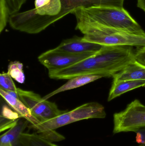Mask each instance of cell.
Returning <instances> with one entry per match:
<instances>
[{
	"label": "cell",
	"mask_w": 145,
	"mask_h": 146,
	"mask_svg": "<svg viewBox=\"0 0 145 146\" xmlns=\"http://www.w3.org/2000/svg\"><path fill=\"white\" fill-rule=\"evenodd\" d=\"M138 146H145V145H139Z\"/></svg>",
	"instance_id": "obj_27"
},
{
	"label": "cell",
	"mask_w": 145,
	"mask_h": 146,
	"mask_svg": "<svg viewBox=\"0 0 145 146\" xmlns=\"http://www.w3.org/2000/svg\"><path fill=\"white\" fill-rule=\"evenodd\" d=\"M10 14L5 0H0V33H1L9 22Z\"/></svg>",
	"instance_id": "obj_20"
},
{
	"label": "cell",
	"mask_w": 145,
	"mask_h": 146,
	"mask_svg": "<svg viewBox=\"0 0 145 146\" xmlns=\"http://www.w3.org/2000/svg\"><path fill=\"white\" fill-rule=\"evenodd\" d=\"M18 95L32 115L41 122L56 117L66 111L59 110L55 103L44 100L32 91L18 88Z\"/></svg>",
	"instance_id": "obj_6"
},
{
	"label": "cell",
	"mask_w": 145,
	"mask_h": 146,
	"mask_svg": "<svg viewBox=\"0 0 145 146\" xmlns=\"http://www.w3.org/2000/svg\"><path fill=\"white\" fill-rule=\"evenodd\" d=\"M114 134L135 132L145 127V105L139 100L129 104L123 110L113 115Z\"/></svg>",
	"instance_id": "obj_5"
},
{
	"label": "cell",
	"mask_w": 145,
	"mask_h": 146,
	"mask_svg": "<svg viewBox=\"0 0 145 146\" xmlns=\"http://www.w3.org/2000/svg\"><path fill=\"white\" fill-rule=\"evenodd\" d=\"M8 73L12 78L19 83L24 82L25 80L23 65L18 61L11 62L8 66Z\"/></svg>",
	"instance_id": "obj_18"
},
{
	"label": "cell",
	"mask_w": 145,
	"mask_h": 146,
	"mask_svg": "<svg viewBox=\"0 0 145 146\" xmlns=\"http://www.w3.org/2000/svg\"><path fill=\"white\" fill-rule=\"evenodd\" d=\"M0 89L18 94V88L8 73H3L0 74Z\"/></svg>",
	"instance_id": "obj_19"
},
{
	"label": "cell",
	"mask_w": 145,
	"mask_h": 146,
	"mask_svg": "<svg viewBox=\"0 0 145 146\" xmlns=\"http://www.w3.org/2000/svg\"><path fill=\"white\" fill-rule=\"evenodd\" d=\"M74 122L93 118H105L106 114L104 107L97 102H90L82 105L70 111Z\"/></svg>",
	"instance_id": "obj_10"
},
{
	"label": "cell",
	"mask_w": 145,
	"mask_h": 146,
	"mask_svg": "<svg viewBox=\"0 0 145 146\" xmlns=\"http://www.w3.org/2000/svg\"><path fill=\"white\" fill-rule=\"evenodd\" d=\"M75 29L84 35L82 37L84 41L102 46L145 47V34H136L80 22H77Z\"/></svg>",
	"instance_id": "obj_3"
},
{
	"label": "cell",
	"mask_w": 145,
	"mask_h": 146,
	"mask_svg": "<svg viewBox=\"0 0 145 146\" xmlns=\"http://www.w3.org/2000/svg\"><path fill=\"white\" fill-rule=\"evenodd\" d=\"M136 141L139 145H145V127L136 131Z\"/></svg>",
	"instance_id": "obj_24"
},
{
	"label": "cell",
	"mask_w": 145,
	"mask_h": 146,
	"mask_svg": "<svg viewBox=\"0 0 145 146\" xmlns=\"http://www.w3.org/2000/svg\"><path fill=\"white\" fill-rule=\"evenodd\" d=\"M9 8L10 15L18 13L20 10L23 4H24L27 0H5Z\"/></svg>",
	"instance_id": "obj_21"
},
{
	"label": "cell",
	"mask_w": 145,
	"mask_h": 146,
	"mask_svg": "<svg viewBox=\"0 0 145 146\" xmlns=\"http://www.w3.org/2000/svg\"><path fill=\"white\" fill-rule=\"evenodd\" d=\"M145 86V80H124L112 82L108 96V101L138 88Z\"/></svg>",
	"instance_id": "obj_16"
},
{
	"label": "cell",
	"mask_w": 145,
	"mask_h": 146,
	"mask_svg": "<svg viewBox=\"0 0 145 146\" xmlns=\"http://www.w3.org/2000/svg\"><path fill=\"white\" fill-rule=\"evenodd\" d=\"M20 140L22 146H59L46 139L37 133H22Z\"/></svg>",
	"instance_id": "obj_17"
},
{
	"label": "cell",
	"mask_w": 145,
	"mask_h": 146,
	"mask_svg": "<svg viewBox=\"0 0 145 146\" xmlns=\"http://www.w3.org/2000/svg\"><path fill=\"white\" fill-rule=\"evenodd\" d=\"M35 6L37 13L41 15L53 16L63 12L72 13L63 8L60 0H35Z\"/></svg>",
	"instance_id": "obj_15"
},
{
	"label": "cell",
	"mask_w": 145,
	"mask_h": 146,
	"mask_svg": "<svg viewBox=\"0 0 145 146\" xmlns=\"http://www.w3.org/2000/svg\"><path fill=\"white\" fill-rule=\"evenodd\" d=\"M1 116L5 118L11 120H17L20 117L18 113L12 111L7 106H4L3 108L2 113Z\"/></svg>",
	"instance_id": "obj_23"
},
{
	"label": "cell",
	"mask_w": 145,
	"mask_h": 146,
	"mask_svg": "<svg viewBox=\"0 0 145 146\" xmlns=\"http://www.w3.org/2000/svg\"><path fill=\"white\" fill-rule=\"evenodd\" d=\"M135 60L145 66V52H135Z\"/></svg>",
	"instance_id": "obj_25"
},
{
	"label": "cell",
	"mask_w": 145,
	"mask_h": 146,
	"mask_svg": "<svg viewBox=\"0 0 145 146\" xmlns=\"http://www.w3.org/2000/svg\"><path fill=\"white\" fill-rule=\"evenodd\" d=\"M102 77H103L102 76L95 74L78 76L73 77L68 80H69L65 84L52 92L47 94L43 98L44 100L49 99L52 96L60 93L80 87L97 80Z\"/></svg>",
	"instance_id": "obj_14"
},
{
	"label": "cell",
	"mask_w": 145,
	"mask_h": 146,
	"mask_svg": "<svg viewBox=\"0 0 145 146\" xmlns=\"http://www.w3.org/2000/svg\"><path fill=\"white\" fill-rule=\"evenodd\" d=\"M95 54H71L55 48L41 54L38 57V60L48 71H54L70 66Z\"/></svg>",
	"instance_id": "obj_7"
},
{
	"label": "cell",
	"mask_w": 145,
	"mask_h": 146,
	"mask_svg": "<svg viewBox=\"0 0 145 146\" xmlns=\"http://www.w3.org/2000/svg\"><path fill=\"white\" fill-rule=\"evenodd\" d=\"M71 14L77 22L106 28L123 30L132 33L144 34L140 25L123 8L106 6L80 7Z\"/></svg>",
	"instance_id": "obj_2"
},
{
	"label": "cell",
	"mask_w": 145,
	"mask_h": 146,
	"mask_svg": "<svg viewBox=\"0 0 145 146\" xmlns=\"http://www.w3.org/2000/svg\"><path fill=\"white\" fill-rule=\"evenodd\" d=\"M8 146H11V145H9Z\"/></svg>",
	"instance_id": "obj_28"
},
{
	"label": "cell",
	"mask_w": 145,
	"mask_h": 146,
	"mask_svg": "<svg viewBox=\"0 0 145 146\" xmlns=\"http://www.w3.org/2000/svg\"><path fill=\"white\" fill-rule=\"evenodd\" d=\"M113 82L145 80V66L135 60L112 76Z\"/></svg>",
	"instance_id": "obj_11"
},
{
	"label": "cell",
	"mask_w": 145,
	"mask_h": 146,
	"mask_svg": "<svg viewBox=\"0 0 145 146\" xmlns=\"http://www.w3.org/2000/svg\"><path fill=\"white\" fill-rule=\"evenodd\" d=\"M30 123L26 119H18L17 123L10 129L0 137V146H22L20 135L28 127Z\"/></svg>",
	"instance_id": "obj_13"
},
{
	"label": "cell",
	"mask_w": 145,
	"mask_h": 146,
	"mask_svg": "<svg viewBox=\"0 0 145 146\" xmlns=\"http://www.w3.org/2000/svg\"><path fill=\"white\" fill-rule=\"evenodd\" d=\"M60 1L63 8L71 11L72 13L75 9L80 7L106 6L123 8L125 0H60Z\"/></svg>",
	"instance_id": "obj_12"
},
{
	"label": "cell",
	"mask_w": 145,
	"mask_h": 146,
	"mask_svg": "<svg viewBox=\"0 0 145 146\" xmlns=\"http://www.w3.org/2000/svg\"><path fill=\"white\" fill-rule=\"evenodd\" d=\"M135 51L131 46H104L91 57L66 68L49 73L55 80H69L78 76L99 75L112 77L135 60Z\"/></svg>",
	"instance_id": "obj_1"
},
{
	"label": "cell",
	"mask_w": 145,
	"mask_h": 146,
	"mask_svg": "<svg viewBox=\"0 0 145 146\" xmlns=\"http://www.w3.org/2000/svg\"><path fill=\"white\" fill-rule=\"evenodd\" d=\"M0 94L2 98L19 115L20 117L26 119L30 123L31 128L37 130V133L40 132L41 122L32 115L30 109L22 101L18 98L1 89H0Z\"/></svg>",
	"instance_id": "obj_9"
},
{
	"label": "cell",
	"mask_w": 145,
	"mask_h": 146,
	"mask_svg": "<svg viewBox=\"0 0 145 146\" xmlns=\"http://www.w3.org/2000/svg\"><path fill=\"white\" fill-rule=\"evenodd\" d=\"M103 46L86 42L83 37L75 36L64 40L55 48L58 50L73 54H96Z\"/></svg>",
	"instance_id": "obj_8"
},
{
	"label": "cell",
	"mask_w": 145,
	"mask_h": 146,
	"mask_svg": "<svg viewBox=\"0 0 145 146\" xmlns=\"http://www.w3.org/2000/svg\"><path fill=\"white\" fill-rule=\"evenodd\" d=\"M18 119L11 120L5 118L1 116V132L8 129L11 128L14 125L16 124Z\"/></svg>",
	"instance_id": "obj_22"
},
{
	"label": "cell",
	"mask_w": 145,
	"mask_h": 146,
	"mask_svg": "<svg viewBox=\"0 0 145 146\" xmlns=\"http://www.w3.org/2000/svg\"><path fill=\"white\" fill-rule=\"evenodd\" d=\"M70 13L63 12L56 16L41 15L37 13L35 8L11 15L9 23L16 31L28 34H37Z\"/></svg>",
	"instance_id": "obj_4"
},
{
	"label": "cell",
	"mask_w": 145,
	"mask_h": 146,
	"mask_svg": "<svg viewBox=\"0 0 145 146\" xmlns=\"http://www.w3.org/2000/svg\"><path fill=\"white\" fill-rule=\"evenodd\" d=\"M145 52V47L138 48L136 50L135 52Z\"/></svg>",
	"instance_id": "obj_26"
}]
</instances>
